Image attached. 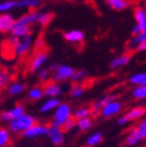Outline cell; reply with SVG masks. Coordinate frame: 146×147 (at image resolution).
I'll use <instances>...</instances> for the list:
<instances>
[{
  "instance_id": "obj_1",
  "label": "cell",
  "mask_w": 146,
  "mask_h": 147,
  "mask_svg": "<svg viewBox=\"0 0 146 147\" xmlns=\"http://www.w3.org/2000/svg\"><path fill=\"white\" fill-rule=\"evenodd\" d=\"M8 43L13 49L14 55L19 57L26 56V55L29 53L32 45H33V38H32V34H28L24 38H11L8 39Z\"/></svg>"
},
{
  "instance_id": "obj_2",
  "label": "cell",
  "mask_w": 146,
  "mask_h": 147,
  "mask_svg": "<svg viewBox=\"0 0 146 147\" xmlns=\"http://www.w3.org/2000/svg\"><path fill=\"white\" fill-rule=\"evenodd\" d=\"M35 123H36V119L33 116L25 113L19 118L12 119L8 123V128H9V132L12 133H22Z\"/></svg>"
},
{
  "instance_id": "obj_3",
  "label": "cell",
  "mask_w": 146,
  "mask_h": 147,
  "mask_svg": "<svg viewBox=\"0 0 146 147\" xmlns=\"http://www.w3.org/2000/svg\"><path fill=\"white\" fill-rule=\"evenodd\" d=\"M72 117V110L68 103H60L59 106L55 109L54 112V121L59 123L61 126L63 123H66L69 118Z\"/></svg>"
},
{
  "instance_id": "obj_4",
  "label": "cell",
  "mask_w": 146,
  "mask_h": 147,
  "mask_svg": "<svg viewBox=\"0 0 146 147\" xmlns=\"http://www.w3.org/2000/svg\"><path fill=\"white\" fill-rule=\"evenodd\" d=\"M48 59H49L48 51H46V50L35 51L34 56L32 57V60L29 62V70L32 72H38L41 68H43V65L48 61Z\"/></svg>"
},
{
  "instance_id": "obj_5",
  "label": "cell",
  "mask_w": 146,
  "mask_h": 147,
  "mask_svg": "<svg viewBox=\"0 0 146 147\" xmlns=\"http://www.w3.org/2000/svg\"><path fill=\"white\" fill-rule=\"evenodd\" d=\"M47 132H48V126L47 125L35 123L29 128H27L26 131H24L21 134L26 139H36V138H41V137L47 136Z\"/></svg>"
},
{
  "instance_id": "obj_6",
  "label": "cell",
  "mask_w": 146,
  "mask_h": 147,
  "mask_svg": "<svg viewBox=\"0 0 146 147\" xmlns=\"http://www.w3.org/2000/svg\"><path fill=\"white\" fill-rule=\"evenodd\" d=\"M123 103L115 99V100H111V102H109L106 103L102 110L99 111L101 116L104 117V118H110V117H114V116H117L122 110H123Z\"/></svg>"
},
{
  "instance_id": "obj_7",
  "label": "cell",
  "mask_w": 146,
  "mask_h": 147,
  "mask_svg": "<svg viewBox=\"0 0 146 147\" xmlns=\"http://www.w3.org/2000/svg\"><path fill=\"white\" fill-rule=\"evenodd\" d=\"M75 69L67 65V64H59L56 70L53 72V81L54 82H62V81H68L71 78L72 74H74Z\"/></svg>"
},
{
  "instance_id": "obj_8",
  "label": "cell",
  "mask_w": 146,
  "mask_h": 147,
  "mask_svg": "<svg viewBox=\"0 0 146 147\" xmlns=\"http://www.w3.org/2000/svg\"><path fill=\"white\" fill-rule=\"evenodd\" d=\"M42 94L47 98H56L62 94V88L57 82H48L42 88Z\"/></svg>"
},
{
  "instance_id": "obj_9",
  "label": "cell",
  "mask_w": 146,
  "mask_h": 147,
  "mask_svg": "<svg viewBox=\"0 0 146 147\" xmlns=\"http://www.w3.org/2000/svg\"><path fill=\"white\" fill-rule=\"evenodd\" d=\"M47 136L50 140V142L55 146H60L64 142V132L61 128H56V127H51L48 126V132Z\"/></svg>"
},
{
  "instance_id": "obj_10",
  "label": "cell",
  "mask_w": 146,
  "mask_h": 147,
  "mask_svg": "<svg viewBox=\"0 0 146 147\" xmlns=\"http://www.w3.org/2000/svg\"><path fill=\"white\" fill-rule=\"evenodd\" d=\"M63 39L69 43H82L85 39V35L80 29H71L63 33Z\"/></svg>"
},
{
  "instance_id": "obj_11",
  "label": "cell",
  "mask_w": 146,
  "mask_h": 147,
  "mask_svg": "<svg viewBox=\"0 0 146 147\" xmlns=\"http://www.w3.org/2000/svg\"><path fill=\"white\" fill-rule=\"evenodd\" d=\"M9 33H11V36H13V38H24V36L30 34V26L20 24L19 21L15 20Z\"/></svg>"
},
{
  "instance_id": "obj_12",
  "label": "cell",
  "mask_w": 146,
  "mask_h": 147,
  "mask_svg": "<svg viewBox=\"0 0 146 147\" xmlns=\"http://www.w3.org/2000/svg\"><path fill=\"white\" fill-rule=\"evenodd\" d=\"M115 99H117V96H116V95H107V96H104V97H102V98L95 100L93 104H91V106H90L91 115H95V116H96L97 113H99V111L102 110V107H103L106 103L111 102V100H115Z\"/></svg>"
},
{
  "instance_id": "obj_13",
  "label": "cell",
  "mask_w": 146,
  "mask_h": 147,
  "mask_svg": "<svg viewBox=\"0 0 146 147\" xmlns=\"http://www.w3.org/2000/svg\"><path fill=\"white\" fill-rule=\"evenodd\" d=\"M132 59V54L131 53H124L122 55H119V56L115 57L114 60H111L110 62V68L116 70V69H119V68H123L125 65H127L130 63Z\"/></svg>"
},
{
  "instance_id": "obj_14",
  "label": "cell",
  "mask_w": 146,
  "mask_h": 147,
  "mask_svg": "<svg viewBox=\"0 0 146 147\" xmlns=\"http://www.w3.org/2000/svg\"><path fill=\"white\" fill-rule=\"evenodd\" d=\"M15 19L9 13H0V33H8Z\"/></svg>"
},
{
  "instance_id": "obj_15",
  "label": "cell",
  "mask_w": 146,
  "mask_h": 147,
  "mask_svg": "<svg viewBox=\"0 0 146 147\" xmlns=\"http://www.w3.org/2000/svg\"><path fill=\"white\" fill-rule=\"evenodd\" d=\"M39 13L40 12H38V11H30V12L24 14L22 16H20L16 21H19L20 24H24V25H27V26H32L38 22Z\"/></svg>"
},
{
  "instance_id": "obj_16",
  "label": "cell",
  "mask_w": 146,
  "mask_h": 147,
  "mask_svg": "<svg viewBox=\"0 0 146 147\" xmlns=\"http://www.w3.org/2000/svg\"><path fill=\"white\" fill-rule=\"evenodd\" d=\"M136 25L139 26L144 32H146V9L145 7H137L135 9Z\"/></svg>"
},
{
  "instance_id": "obj_17",
  "label": "cell",
  "mask_w": 146,
  "mask_h": 147,
  "mask_svg": "<svg viewBox=\"0 0 146 147\" xmlns=\"http://www.w3.org/2000/svg\"><path fill=\"white\" fill-rule=\"evenodd\" d=\"M144 115H145V107L144 106H135L125 113V117L127 118L129 121H135L137 119L143 118Z\"/></svg>"
},
{
  "instance_id": "obj_18",
  "label": "cell",
  "mask_w": 146,
  "mask_h": 147,
  "mask_svg": "<svg viewBox=\"0 0 146 147\" xmlns=\"http://www.w3.org/2000/svg\"><path fill=\"white\" fill-rule=\"evenodd\" d=\"M143 140V138L140 137V134L138 133L137 128L133 127L132 130L129 131V133H127V136L125 137V144L127 146H136L138 145L140 141Z\"/></svg>"
},
{
  "instance_id": "obj_19",
  "label": "cell",
  "mask_w": 146,
  "mask_h": 147,
  "mask_svg": "<svg viewBox=\"0 0 146 147\" xmlns=\"http://www.w3.org/2000/svg\"><path fill=\"white\" fill-rule=\"evenodd\" d=\"M41 4H42V0H16L15 8L34 9V8H38Z\"/></svg>"
},
{
  "instance_id": "obj_20",
  "label": "cell",
  "mask_w": 146,
  "mask_h": 147,
  "mask_svg": "<svg viewBox=\"0 0 146 147\" xmlns=\"http://www.w3.org/2000/svg\"><path fill=\"white\" fill-rule=\"evenodd\" d=\"M26 90V85L21 82H14L7 85V92L11 96H19Z\"/></svg>"
},
{
  "instance_id": "obj_21",
  "label": "cell",
  "mask_w": 146,
  "mask_h": 147,
  "mask_svg": "<svg viewBox=\"0 0 146 147\" xmlns=\"http://www.w3.org/2000/svg\"><path fill=\"white\" fill-rule=\"evenodd\" d=\"M60 103H61V100H60L59 97H56V98H47V100H45V103L41 105L40 111L42 113L49 112V111H51V110H55L59 106Z\"/></svg>"
},
{
  "instance_id": "obj_22",
  "label": "cell",
  "mask_w": 146,
  "mask_h": 147,
  "mask_svg": "<svg viewBox=\"0 0 146 147\" xmlns=\"http://www.w3.org/2000/svg\"><path fill=\"white\" fill-rule=\"evenodd\" d=\"M105 4L115 9V11H124L129 7V1H126V0H104Z\"/></svg>"
},
{
  "instance_id": "obj_23",
  "label": "cell",
  "mask_w": 146,
  "mask_h": 147,
  "mask_svg": "<svg viewBox=\"0 0 146 147\" xmlns=\"http://www.w3.org/2000/svg\"><path fill=\"white\" fill-rule=\"evenodd\" d=\"M129 83H131L135 86L139 85H146V74L145 72H137L130 76Z\"/></svg>"
},
{
  "instance_id": "obj_24",
  "label": "cell",
  "mask_w": 146,
  "mask_h": 147,
  "mask_svg": "<svg viewBox=\"0 0 146 147\" xmlns=\"http://www.w3.org/2000/svg\"><path fill=\"white\" fill-rule=\"evenodd\" d=\"M102 141H103V133L97 131V132L91 133V134L87 138L85 144H87V146H88V147H94V146H96V145L101 144Z\"/></svg>"
},
{
  "instance_id": "obj_25",
  "label": "cell",
  "mask_w": 146,
  "mask_h": 147,
  "mask_svg": "<svg viewBox=\"0 0 146 147\" xmlns=\"http://www.w3.org/2000/svg\"><path fill=\"white\" fill-rule=\"evenodd\" d=\"M87 88L80 83H74L70 88V96L72 98H80L84 95Z\"/></svg>"
},
{
  "instance_id": "obj_26",
  "label": "cell",
  "mask_w": 146,
  "mask_h": 147,
  "mask_svg": "<svg viewBox=\"0 0 146 147\" xmlns=\"http://www.w3.org/2000/svg\"><path fill=\"white\" fill-rule=\"evenodd\" d=\"M94 125V121L90 117H87V118H82V119H78L76 120V127L78 128L80 131L84 132V131H88L90 130L91 127Z\"/></svg>"
},
{
  "instance_id": "obj_27",
  "label": "cell",
  "mask_w": 146,
  "mask_h": 147,
  "mask_svg": "<svg viewBox=\"0 0 146 147\" xmlns=\"http://www.w3.org/2000/svg\"><path fill=\"white\" fill-rule=\"evenodd\" d=\"M145 41H146V32L139 33V34H135L131 38L130 42H129V47L131 49H136V47L138 45H140L141 42H145Z\"/></svg>"
},
{
  "instance_id": "obj_28",
  "label": "cell",
  "mask_w": 146,
  "mask_h": 147,
  "mask_svg": "<svg viewBox=\"0 0 146 147\" xmlns=\"http://www.w3.org/2000/svg\"><path fill=\"white\" fill-rule=\"evenodd\" d=\"M11 80H12V76L8 72V70H6L4 68H0V89L7 88Z\"/></svg>"
},
{
  "instance_id": "obj_29",
  "label": "cell",
  "mask_w": 146,
  "mask_h": 147,
  "mask_svg": "<svg viewBox=\"0 0 146 147\" xmlns=\"http://www.w3.org/2000/svg\"><path fill=\"white\" fill-rule=\"evenodd\" d=\"M54 18V14L50 12H40L39 18H38V24H40L42 27L48 26Z\"/></svg>"
},
{
  "instance_id": "obj_30",
  "label": "cell",
  "mask_w": 146,
  "mask_h": 147,
  "mask_svg": "<svg viewBox=\"0 0 146 147\" xmlns=\"http://www.w3.org/2000/svg\"><path fill=\"white\" fill-rule=\"evenodd\" d=\"M91 115V111H90V107L88 106H80L75 110L74 115H72V117H74L76 120L78 119H82V118H87V117H90Z\"/></svg>"
},
{
  "instance_id": "obj_31",
  "label": "cell",
  "mask_w": 146,
  "mask_h": 147,
  "mask_svg": "<svg viewBox=\"0 0 146 147\" xmlns=\"http://www.w3.org/2000/svg\"><path fill=\"white\" fill-rule=\"evenodd\" d=\"M11 144V133L7 128L0 127V147H6Z\"/></svg>"
},
{
  "instance_id": "obj_32",
  "label": "cell",
  "mask_w": 146,
  "mask_h": 147,
  "mask_svg": "<svg viewBox=\"0 0 146 147\" xmlns=\"http://www.w3.org/2000/svg\"><path fill=\"white\" fill-rule=\"evenodd\" d=\"M132 97L138 100H143L146 97V85L135 86L132 90Z\"/></svg>"
},
{
  "instance_id": "obj_33",
  "label": "cell",
  "mask_w": 146,
  "mask_h": 147,
  "mask_svg": "<svg viewBox=\"0 0 146 147\" xmlns=\"http://www.w3.org/2000/svg\"><path fill=\"white\" fill-rule=\"evenodd\" d=\"M16 6V0H5L0 3V13H8Z\"/></svg>"
},
{
  "instance_id": "obj_34",
  "label": "cell",
  "mask_w": 146,
  "mask_h": 147,
  "mask_svg": "<svg viewBox=\"0 0 146 147\" xmlns=\"http://www.w3.org/2000/svg\"><path fill=\"white\" fill-rule=\"evenodd\" d=\"M9 115H11L12 119H16V118L21 117L22 115H25V106L21 104H16L15 106H13L9 110Z\"/></svg>"
},
{
  "instance_id": "obj_35",
  "label": "cell",
  "mask_w": 146,
  "mask_h": 147,
  "mask_svg": "<svg viewBox=\"0 0 146 147\" xmlns=\"http://www.w3.org/2000/svg\"><path fill=\"white\" fill-rule=\"evenodd\" d=\"M28 97L32 99V100H39L43 97V94H42V88L41 86H34L29 91H28Z\"/></svg>"
},
{
  "instance_id": "obj_36",
  "label": "cell",
  "mask_w": 146,
  "mask_h": 147,
  "mask_svg": "<svg viewBox=\"0 0 146 147\" xmlns=\"http://www.w3.org/2000/svg\"><path fill=\"white\" fill-rule=\"evenodd\" d=\"M87 76H88V72H87L85 70H82V69H81V70H75L70 80H71L72 82L80 83V82L84 81V80L87 78Z\"/></svg>"
},
{
  "instance_id": "obj_37",
  "label": "cell",
  "mask_w": 146,
  "mask_h": 147,
  "mask_svg": "<svg viewBox=\"0 0 146 147\" xmlns=\"http://www.w3.org/2000/svg\"><path fill=\"white\" fill-rule=\"evenodd\" d=\"M76 127V119L74 118V117H71V118H69L66 123H63L62 124V126H61V130L66 133V132H69V131H71L72 128H75Z\"/></svg>"
},
{
  "instance_id": "obj_38",
  "label": "cell",
  "mask_w": 146,
  "mask_h": 147,
  "mask_svg": "<svg viewBox=\"0 0 146 147\" xmlns=\"http://www.w3.org/2000/svg\"><path fill=\"white\" fill-rule=\"evenodd\" d=\"M38 76L40 78V81L42 82H47L50 77V71L48 70V68H41L39 71H38Z\"/></svg>"
},
{
  "instance_id": "obj_39",
  "label": "cell",
  "mask_w": 146,
  "mask_h": 147,
  "mask_svg": "<svg viewBox=\"0 0 146 147\" xmlns=\"http://www.w3.org/2000/svg\"><path fill=\"white\" fill-rule=\"evenodd\" d=\"M138 133L140 134V137L143 138V140L146 138V121L145 120H140L138 123V125L136 126Z\"/></svg>"
},
{
  "instance_id": "obj_40",
  "label": "cell",
  "mask_w": 146,
  "mask_h": 147,
  "mask_svg": "<svg viewBox=\"0 0 146 147\" xmlns=\"http://www.w3.org/2000/svg\"><path fill=\"white\" fill-rule=\"evenodd\" d=\"M34 48H35L36 51H39V50H45V48H46V42H45V40H43L42 36H40V38L36 39L35 45H34Z\"/></svg>"
},
{
  "instance_id": "obj_41",
  "label": "cell",
  "mask_w": 146,
  "mask_h": 147,
  "mask_svg": "<svg viewBox=\"0 0 146 147\" xmlns=\"http://www.w3.org/2000/svg\"><path fill=\"white\" fill-rule=\"evenodd\" d=\"M0 120H1V121H6V123H9V121L12 120L11 115H9V111L5 110V111L0 112Z\"/></svg>"
},
{
  "instance_id": "obj_42",
  "label": "cell",
  "mask_w": 146,
  "mask_h": 147,
  "mask_svg": "<svg viewBox=\"0 0 146 147\" xmlns=\"http://www.w3.org/2000/svg\"><path fill=\"white\" fill-rule=\"evenodd\" d=\"M127 123H129V120H127V118L125 117V115L122 116V117H119V118L117 119V124H118L119 126H124V125H126Z\"/></svg>"
},
{
  "instance_id": "obj_43",
  "label": "cell",
  "mask_w": 146,
  "mask_h": 147,
  "mask_svg": "<svg viewBox=\"0 0 146 147\" xmlns=\"http://www.w3.org/2000/svg\"><path fill=\"white\" fill-rule=\"evenodd\" d=\"M135 50H136V51H140V53L145 51V50H146V41H145V42H141L140 45H138Z\"/></svg>"
},
{
  "instance_id": "obj_44",
  "label": "cell",
  "mask_w": 146,
  "mask_h": 147,
  "mask_svg": "<svg viewBox=\"0 0 146 147\" xmlns=\"http://www.w3.org/2000/svg\"><path fill=\"white\" fill-rule=\"evenodd\" d=\"M139 33H144V30H143L139 26H137V25H136V26L132 28V34L135 35V34H139Z\"/></svg>"
},
{
  "instance_id": "obj_45",
  "label": "cell",
  "mask_w": 146,
  "mask_h": 147,
  "mask_svg": "<svg viewBox=\"0 0 146 147\" xmlns=\"http://www.w3.org/2000/svg\"><path fill=\"white\" fill-rule=\"evenodd\" d=\"M57 65H59V64H50V65L48 67V70H49L50 72H54V71H55V70H56Z\"/></svg>"
},
{
  "instance_id": "obj_46",
  "label": "cell",
  "mask_w": 146,
  "mask_h": 147,
  "mask_svg": "<svg viewBox=\"0 0 146 147\" xmlns=\"http://www.w3.org/2000/svg\"><path fill=\"white\" fill-rule=\"evenodd\" d=\"M6 147H14V146H13V145H11V144H9V145H7V146H6Z\"/></svg>"
},
{
  "instance_id": "obj_47",
  "label": "cell",
  "mask_w": 146,
  "mask_h": 147,
  "mask_svg": "<svg viewBox=\"0 0 146 147\" xmlns=\"http://www.w3.org/2000/svg\"><path fill=\"white\" fill-rule=\"evenodd\" d=\"M126 1H131V0H126Z\"/></svg>"
}]
</instances>
